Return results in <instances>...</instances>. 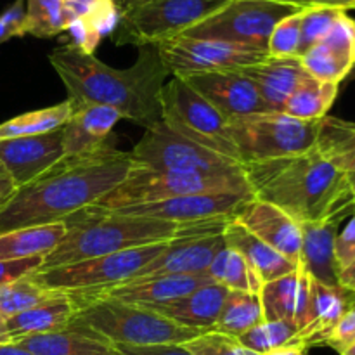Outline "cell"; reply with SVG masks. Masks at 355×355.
<instances>
[{"mask_svg": "<svg viewBox=\"0 0 355 355\" xmlns=\"http://www.w3.org/2000/svg\"><path fill=\"white\" fill-rule=\"evenodd\" d=\"M134 165L130 153L118 151L111 142L90 155L64 156L30 184L17 187L0 208V232L62 222L96 205Z\"/></svg>", "mask_w": 355, "mask_h": 355, "instance_id": "cell-1", "label": "cell"}, {"mask_svg": "<svg viewBox=\"0 0 355 355\" xmlns=\"http://www.w3.org/2000/svg\"><path fill=\"white\" fill-rule=\"evenodd\" d=\"M49 61L75 104L110 106L144 128L162 121V90L170 73L156 45H141L135 64L125 69L107 66L73 44L54 49Z\"/></svg>", "mask_w": 355, "mask_h": 355, "instance_id": "cell-2", "label": "cell"}, {"mask_svg": "<svg viewBox=\"0 0 355 355\" xmlns=\"http://www.w3.org/2000/svg\"><path fill=\"white\" fill-rule=\"evenodd\" d=\"M257 200L267 201L300 224L326 218H349L355 200L347 173L315 149L304 155L245 165Z\"/></svg>", "mask_w": 355, "mask_h": 355, "instance_id": "cell-3", "label": "cell"}, {"mask_svg": "<svg viewBox=\"0 0 355 355\" xmlns=\"http://www.w3.org/2000/svg\"><path fill=\"white\" fill-rule=\"evenodd\" d=\"M227 222L198 225L173 224L153 218L125 217L114 211L89 207L62 220L66 225L64 238L44 257L38 270L69 266L155 243L173 241L198 232L224 229Z\"/></svg>", "mask_w": 355, "mask_h": 355, "instance_id": "cell-4", "label": "cell"}, {"mask_svg": "<svg viewBox=\"0 0 355 355\" xmlns=\"http://www.w3.org/2000/svg\"><path fill=\"white\" fill-rule=\"evenodd\" d=\"M68 295V293H66ZM76 314L68 326L83 329L111 345H184L208 329L180 326L149 309L125 304L101 293H69Z\"/></svg>", "mask_w": 355, "mask_h": 355, "instance_id": "cell-5", "label": "cell"}, {"mask_svg": "<svg viewBox=\"0 0 355 355\" xmlns=\"http://www.w3.org/2000/svg\"><path fill=\"white\" fill-rule=\"evenodd\" d=\"M321 120H298L286 113H253L229 120L238 158L243 165L272 162L315 149Z\"/></svg>", "mask_w": 355, "mask_h": 355, "instance_id": "cell-6", "label": "cell"}, {"mask_svg": "<svg viewBox=\"0 0 355 355\" xmlns=\"http://www.w3.org/2000/svg\"><path fill=\"white\" fill-rule=\"evenodd\" d=\"M248 191L253 193L246 175H201V173L153 170L134 165L127 177L92 207L111 211L127 207L156 203V201L170 200V198L189 196V194L248 193Z\"/></svg>", "mask_w": 355, "mask_h": 355, "instance_id": "cell-7", "label": "cell"}, {"mask_svg": "<svg viewBox=\"0 0 355 355\" xmlns=\"http://www.w3.org/2000/svg\"><path fill=\"white\" fill-rule=\"evenodd\" d=\"M229 0H137L118 17L114 44L158 45L214 16Z\"/></svg>", "mask_w": 355, "mask_h": 355, "instance_id": "cell-8", "label": "cell"}, {"mask_svg": "<svg viewBox=\"0 0 355 355\" xmlns=\"http://www.w3.org/2000/svg\"><path fill=\"white\" fill-rule=\"evenodd\" d=\"M128 153L135 165L153 170L217 177L246 175L243 163L182 137L163 121L146 128L141 141Z\"/></svg>", "mask_w": 355, "mask_h": 355, "instance_id": "cell-9", "label": "cell"}, {"mask_svg": "<svg viewBox=\"0 0 355 355\" xmlns=\"http://www.w3.org/2000/svg\"><path fill=\"white\" fill-rule=\"evenodd\" d=\"M162 121L182 137L239 162L229 120L186 80L172 76L163 85Z\"/></svg>", "mask_w": 355, "mask_h": 355, "instance_id": "cell-10", "label": "cell"}, {"mask_svg": "<svg viewBox=\"0 0 355 355\" xmlns=\"http://www.w3.org/2000/svg\"><path fill=\"white\" fill-rule=\"evenodd\" d=\"M168 243H155L69 266L35 270L31 276L44 286L68 295L104 291L130 281L142 267L162 255Z\"/></svg>", "mask_w": 355, "mask_h": 355, "instance_id": "cell-11", "label": "cell"}, {"mask_svg": "<svg viewBox=\"0 0 355 355\" xmlns=\"http://www.w3.org/2000/svg\"><path fill=\"white\" fill-rule=\"evenodd\" d=\"M302 9L305 7L269 0H229L214 16L180 37L227 42L267 52V44L276 24Z\"/></svg>", "mask_w": 355, "mask_h": 355, "instance_id": "cell-12", "label": "cell"}, {"mask_svg": "<svg viewBox=\"0 0 355 355\" xmlns=\"http://www.w3.org/2000/svg\"><path fill=\"white\" fill-rule=\"evenodd\" d=\"M156 49L165 68L177 78L198 73L243 69L269 55L266 51L245 45L189 37L170 38L156 45Z\"/></svg>", "mask_w": 355, "mask_h": 355, "instance_id": "cell-13", "label": "cell"}, {"mask_svg": "<svg viewBox=\"0 0 355 355\" xmlns=\"http://www.w3.org/2000/svg\"><path fill=\"white\" fill-rule=\"evenodd\" d=\"M255 200L253 193H207L189 194V196L170 198L156 203L127 207L120 210H111L125 217L153 218V220L173 222V224H214L227 222L234 218L239 211Z\"/></svg>", "mask_w": 355, "mask_h": 355, "instance_id": "cell-14", "label": "cell"}, {"mask_svg": "<svg viewBox=\"0 0 355 355\" xmlns=\"http://www.w3.org/2000/svg\"><path fill=\"white\" fill-rule=\"evenodd\" d=\"M222 248H225L224 229L173 239L166 245L162 255L142 267L132 279L158 276H207L208 267Z\"/></svg>", "mask_w": 355, "mask_h": 355, "instance_id": "cell-15", "label": "cell"}, {"mask_svg": "<svg viewBox=\"0 0 355 355\" xmlns=\"http://www.w3.org/2000/svg\"><path fill=\"white\" fill-rule=\"evenodd\" d=\"M182 80H186L208 103L214 104L227 120L267 111L257 87L241 69L198 73L184 76Z\"/></svg>", "mask_w": 355, "mask_h": 355, "instance_id": "cell-16", "label": "cell"}, {"mask_svg": "<svg viewBox=\"0 0 355 355\" xmlns=\"http://www.w3.org/2000/svg\"><path fill=\"white\" fill-rule=\"evenodd\" d=\"M305 71L314 78L340 83L349 78L355 64V19L342 12L331 30L314 47L300 55Z\"/></svg>", "mask_w": 355, "mask_h": 355, "instance_id": "cell-17", "label": "cell"}, {"mask_svg": "<svg viewBox=\"0 0 355 355\" xmlns=\"http://www.w3.org/2000/svg\"><path fill=\"white\" fill-rule=\"evenodd\" d=\"M62 158V128L33 137L0 141V162L16 187L30 184Z\"/></svg>", "mask_w": 355, "mask_h": 355, "instance_id": "cell-18", "label": "cell"}, {"mask_svg": "<svg viewBox=\"0 0 355 355\" xmlns=\"http://www.w3.org/2000/svg\"><path fill=\"white\" fill-rule=\"evenodd\" d=\"M250 232L293 263H300L302 225L272 203L252 200L236 215Z\"/></svg>", "mask_w": 355, "mask_h": 355, "instance_id": "cell-19", "label": "cell"}, {"mask_svg": "<svg viewBox=\"0 0 355 355\" xmlns=\"http://www.w3.org/2000/svg\"><path fill=\"white\" fill-rule=\"evenodd\" d=\"M121 120L116 110L103 104H75L73 113L62 127L64 156H82L96 153L110 144L114 125Z\"/></svg>", "mask_w": 355, "mask_h": 355, "instance_id": "cell-20", "label": "cell"}, {"mask_svg": "<svg viewBox=\"0 0 355 355\" xmlns=\"http://www.w3.org/2000/svg\"><path fill=\"white\" fill-rule=\"evenodd\" d=\"M207 283H210L207 276L141 277V279H130L127 283H121L110 290L92 291V293L106 295V297L125 302V304L155 311V309L168 305L170 302L191 293L201 284Z\"/></svg>", "mask_w": 355, "mask_h": 355, "instance_id": "cell-21", "label": "cell"}, {"mask_svg": "<svg viewBox=\"0 0 355 355\" xmlns=\"http://www.w3.org/2000/svg\"><path fill=\"white\" fill-rule=\"evenodd\" d=\"M349 218L336 217L319 222H305V224H300L302 253L298 266L312 279L326 284V286H340V269L335 259V239L342 222L349 220Z\"/></svg>", "mask_w": 355, "mask_h": 355, "instance_id": "cell-22", "label": "cell"}, {"mask_svg": "<svg viewBox=\"0 0 355 355\" xmlns=\"http://www.w3.org/2000/svg\"><path fill=\"white\" fill-rule=\"evenodd\" d=\"M311 291L312 277L300 266L286 276L263 283L260 300L266 321L290 319L304 329L311 307Z\"/></svg>", "mask_w": 355, "mask_h": 355, "instance_id": "cell-23", "label": "cell"}, {"mask_svg": "<svg viewBox=\"0 0 355 355\" xmlns=\"http://www.w3.org/2000/svg\"><path fill=\"white\" fill-rule=\"evenodd\" d=\"M355 293L342 286H326L312 279L311 307L307 322L297 338V347L322 345L326 336L340 322V319L354 307Z\"/></svg>", "mask_w": 355, "mask_h": 355, "instance_id": "cell-24", "label": "cell"}, {"mask_svg": "<svg viewBox=\"0 0 355 355\" xmlns=\"http://www.w3.org/2000/svg\"><path fill=\"white\" fill-rule=\"evenodd\" d=\"M253 82L267 111L283 113L284 104L290 99L298 83L309 73L302 66L300 58H274L267 55L262 61L241 69Z\"/></svg>", "mask_w": 355, "mask_h": 355, "instance_id": "cell-25", "label": "cell"}, {"mask_svg": "<svg viewBox=\"0 0 355 355\" xmlns=\"http://www.w3.org/2000/svg\"><path fill=\"white\" fill-rule=\"evenodd\" d=\"M227 295V288L210 281L168 305L155 309V312L186 328L214 329Z\"/></svg>", "mask_w": 355, "mask_h": 355, "instance_id": "cell-26", "label": "cell"}, {"mask_svg": "<svg viewBox=\"0 0 355 355\" xmlns=\"http://www.w3.org/2000/svg\"><path fill=\"white\" fill-rule=\"evenodd\" d=\"M224 239L225 246L236 250L248 262V266L252 267L253 272L260 277L262 283H269L277 277L286 276L298 267L297 263L288 260L286 257L266 245L262 239L257 238L236 217L225 224Z\"/></svg>", "mask_w": 355, "mask_h": 355, "instance_id": "cell-27", "label": "cell"}, {"mask_svg": "<svg viewBox=\"0 0 355 355\" xmlns=\"http://www.w3.org/2000/svg\"><path fill=\"white\" fill-rule=\"evenodd\" d=\"M12 343L33 355H120L110 342L71 326L62 331L23 336Z\"/></svg>", "mask_w": 355, "mask_h": 355, "instance_id": "cell-28", "label": "cell"}, {"mask_svg": "<svg viewBox=\"0 0 355 355\" xmlns=\"http://www.w3.org/2000/svg\"><path fill=\"white\" fill-rule=\"evenodd\" d=\"M76 314V305L69 295H61L52 300L31 307L14 318L6 319L7 329L12 338H23L31 335H45V333L62 331L68 328Z\"/></svg>", "mask_w": 355, "mask_h": 355, "instance_id": "cell-29", "label": "cell"}, {"mask_svg": "<svg viewBox=\"0 0 355 355\" xmlns=\"http://www.w3.org/2000/svg\"><path fill=\"white\" fill-rule=\"evenodd\" d=\"M66 234L62 222L0 232V262L45 257Z\"/></svg>", "mask_w": 355, "mask_h": 355, "instance_id": "cell-30", "label": "cell"}, {"mask_svg": "<svg viewBox=\"0 0 355 355\" xmlns=\"http://www.w3.org/2000/svg\"><path fill=\"white\" fill-rule=\"evenodd\" d=\"M76 19L71 0H24V35L52 38L69 30Z\"/></svg>", "mask_w": 355, "mask_h": 355, "instance_id": "cell-31", "label": "cell"}, {"mask_svg": "<svg viewBox=\"0 0 355 355\" xmlns=\"http://www.w3.org/2000/svg\"><path fill=\"white\" fill-rule=\"evenodd\" d=\"M315 151L343 173L355 172V123L326 114L319 125Z\"/></svg>", "mask_w": 355, "mask_h": 355, "instance_id": "cell-32", "label": "cell"}, {"mask_svg": "<svg viewBox=\"0 0 355 355\" xmlns=\"http://www.w3.org/2000/svg\"><path fill=\"white\" fill-rule=\"evenodd\" d=\"M338 90L336 83L322 82L311 75L304 76L284 104L283 113L298 120H321L335 103Z\"/></svg>", "mask_w": 355, "mask_h": 355, "instance_id": "cell-33", "label": "cell"}, {"mask_svg": "<svg viewBox=\"0 0 355 355\" xmlns=\"http://www.w3.org/2000/svg\"><path fill=\"white\" fill-rule=\"evenodd\" d=\"M73 113V101L66 99L54 106L23 113L16 118L0 123V141L17 137H33V135L49 134L59 130L66 125Z\"/></svg>", "mask_w": 355, "mask_h": 355, "instance_id": "cell-34", "label": "cell"}, {"mask_svg": "<svg viewBox=\"0 0 355 355\" xmlns=\"http://www.w3.org/2000/svg\"><path fill=\"white\" fill-rule=\"evenodd\" d=\"M263 321H266V314H263L260 293L229 290L225 304L214 329L239 338L250 329L262 324Z\"/></svg>", "mask_w": 355, "mask_h": 355, "instance_id": "cell-35", "label": "cell"}, {"mask_svg": "<svg viewBox=\"0 0 355 355\" xmlns=\"http://www.w3.org/2000/svg\"><path fill=\"white\" fill-rule=\"evenodd\" d=\"M207 277L214 283L222 284L227 290L246 291V293H260L263 283L253 272L245 259L236 250L222 248L215 257L211 266L208 267Z\"/></svg>", "mask_w": 355, "mask_h": 355, "instance_id": "cell-36", "label": "cell"}, {"mask_svg": "<svg viewBox=\"0 0 355 355\" xmlns=\"http://www.w3.org/2000/svg\"><path fill=\"white\" fill-rule=\"evenodd\" d=\"M61 295L64 293L44 286L31 274H28V276L19 277V279L3 284L0 288V315L3 319L14 318L28 309L37 307V305L61 297Z\"/></svg>", "mask_w": 355, "mask_h": 355, "instance_id": "cell-37", "label": "cell"}, {"mask_svg": "<svg viewBox=\"0 0 355 355\" xmlns=\"http://www.w3.org/2000/svg\"><path fill=\"white\" fill-rule=\"evenodd\" d=\"M302 331V326L290 319H277V321H263L257 328L250 329L239 342L246 349L257 354H267L270 350L283 349V347H297V338Z\"/></svg>", "mask_w": 355, "mask_h": 355, "instance_id": "cell-38", "label": "cell"}, {"mask_svg": "<svg viewBox=\"0 0 355 355\" xmlns=\"http://www.w3.org/2000/svg\"><path fill=\"white\" fill-rule=\"evenodd\" d=\"M342 12H345V10L329 9V7H305L304 12H302L298 58L328 35V31L331 30Z\"/></svg>", "mask_w": 355, "mask_h": 355, "instance_id": "cell-39", "label": "cell"}, {"mask_svg": "<svg viewBox=\"0 0 355 355\" xmlns=\"http://www.w3.org/2000/svg\"><path fill=\"white\" fill-rule=\"evenodd\" d=\"M184 347L193 355H260L246 349L236 336L215 329L201 333L200 336L184 343Z\"/></svg>", "mask_w": 355, "mask_h": 355, "instance_id": "cell-40", "label": "cell"}, {"mask_svg": "<svg viewBox=\"0 0 355 355\" xmlns=\"http://www.w3.org/2000/svg\"><path fill=\"white\" fill-rule=\"evenodd\" d=\"M302 12L304 9L284 17L276 24L270 33L269 44H267V54L274 55V58H298Z\"/></svg>", "mask_w": 355, "mask_h": 355, "instance_id": "cell-41", "label": "cell"}, {"mask_svg": "<svg viewBox=\"0 0 355 355\" xmlns=\"http://www.w3.org/2000/svg\"><path fill=\"white\" fill-rule=\"evenodd\" d=\"M14 37H24V0H14L0 14V45Z\"/></svg>", "mask_w": 355, "mask_h": 355, "instance_id": "cell-42", "label": "cell"}, {"mask_svg": "<svg viewBox=\"0 0 355 355\" xmlns=\"http://www.w3.org/2000/svg\"><path fill=\"white\" fill-rule=\"evenodd\" d=\"M335 259L338 269H345L355 260V211L347 220L345 227L338 231L335 239Z\"/></svg>", "mask_w": 355, "mask_h": 355, "instance_id": "cell-43", "label": "cell"}, {"mask_svg": "<svg viewBox=\"0 0 355 355\" xmlns=\"http://www.w3.org/2000/svg\"><path fill=\"white\" fill-rule=\"evenodd\" d=\"M355 342V307L350 309L342 319H340L338 324L331 329L328 336L324 338L322 345L331 347L333 350L340 352L342 349H345L347 345Z\"/></svg>", "mask_w": 355, "mask_h": 355, "instance_id": "cell-44", "label": "cell"}, {"mask_svg": "<svg viewBox=\"0 0 355 355\" xmlns=\"http://www.w3.org/2000/svg\"><path fill=\"white\" fill-rule=\"evenodd\" d=\"M44 257H33V259L14 260V262H0V288L7 283L28 276L40 269Z\"/></svg>", "mask_w": 355, "mask_h": 355, "instance_id": "cell-45", "label": "cell"}, {"mask_svg": "<svg viewBox=\"0 0 355 355\" xmlns=\"http://www.w3.org/2000/svg\"><path fill=\"white\" fill-rule=\"evenodd\" d=\"M120 355H193L184 345H155V347H128L118 345Z\"/></svg>", "mask_w": 355, "mask_h": 355, "instance_id": "cell-46", "label": "cell"}, {"mask_svg": "<svg viewBox=\"0 0 355 355\" xmlns=\"http://www.w3.org/2000/svg\"><path fill=\"white\" fill-rule=\"evenodd\" d=\"M16 189H17L16 184L12 182L10 175L7 173L6 166H3L2 162H0V208L10 200V196L16 193Z\"/></svg>", "mask_w": 355, "mask_h": 355, "instance_id": "cell-47", "label": "cell"}, {"mask_svg": "<svg viewBox=\"0 0 355 355\" xmlns=\"http://www.w3.org/2000/svg\"><path fill=\"white\" fill-rule=\"evenodd\" d=\"M355 0H305L307 7H329V9H338L349 12L354 9Z\"/></svg>", "mask_w": 355, "mask_h": 355, "instance_id": "cell-48", "label": "cell"}, {"mask_svg": "<svg viewBox=\"0 0 355 355\" xmlns=\"http://www.w3.org/2000/svg\"><path fill=\"white\" fill-rule=\"evenodd\" d=\"M338 284L342 288H345V290L355 293V260L350 263L349 267H345V269L340 270Z\"/></svg>", "mask_w": 355, "mask_h": 355, "instance_id": "cell-49", "label": "cell"}, {"mask_svg": "<svg viewBox=\"0 0 355 355\" xmlns=\"http://www.w3.org/2000/svg\"><path fill=\"white\" fill-rule=\"evenodd\" d=\"M262 355H305V349H302V347H283V349L270 350V352Z\"/></svg>", "mask_w": 355, "mask_h": 355, "instance_id": "cell-50", "label": "cell"}, {"mask_svg": "<svg viewBox=\"0 0 355 355\" xmlns=\"http://www.w3.org/2000/svg\"><path fill=\"white\" fill-rule=\"evenodd\" d=\"M0 355H33V354L26 352V350L14 345V343H7V345H0Z\"/></svg>", "mask_w": 355, "mask_h": 355, "instance_id": "cell-51", "label": "cell"}, {"mask_svg": "<svg viewBox=\"0 0 355 355\" xmlns=\"http://www.w3.org/2000/svg\"><path fill=\"white\" fill-rule=\"evenodd\" d=\"M7 343H12V338H10L9 329H7L6 319L0 315V345H7Z\"/></svg>", "mask_w": 355, "mask_h": 355, "instance_id": "cell-52", "label": "cell"}, {"mask_svg": "<svg viewBox=\"0 0 355 355\" xmlns=\"http://www.w3.org/2000/svg\"><path fill=\"white\" fill-rule=\"evenodd\" d=\"M71 2L75 3V7H76V12H78V10L85 9V7H90V6H94V3L101 2V0H71ZM113 2H114V0H113Z\"/></svg>", "mask_w": 355, "mask_h": 355, "instance_id": "cell-53", "label": "cell"}, {"mask_svg": "<svg viewBox=\"0 0 355 355\" xmlns=\"http://www.w3.org/2000/svg\"><path fill=\"white\" fill-rule=\"evenodd\" d=\"M134 2H137V0H114V6H116L118 12L121 14L128 6H132Z\"/></svg>", "mask_w": 355, "mask_h": 355, "instance_id": "cell-54", "label": "cell"}, {"mask_svg": "<svg viewBox=\"0 0 355 355\" xmlns=\"http://www.w3.org/2000/svg\"><path fill=\"white\" fill-rule=\"evenodd\" d=\"M269 2H279V3H286V6L307 7V6H305V0H269Z\"/></svg>", "mask_w": 355, "mask_h": 355, "instance_id": "cell-55", "label": "cell"}, {"mask_svg": "<svg viewBox=\"0 0 355 355\" xmlns=\"http://www.w3.org/2000/svg\"><path fill=\"white\" fill-rule=\"evenodd\" d=\"M340 355H355V342L350 343V345H347L345 349H342L338 352Z\"/></svg>", "mask_w": 355, "mask_h": 355, "instance_id": "cell-56", "label": "cell"}, {"mask_svg": "<svg viewBox=\"0 0 355 355\" xmlns=\"http://www.w3.org/2000/svg\"><path fill=\"white\" fill-rule=\"evenodd\" d=\"M347 179H349V186H350V189H352L354 200H355V172L347 173Z\"/></svg>", "mask_w": 355, "mask_h": 355, "instance_id": "cell-57", "label": "cell"}, {"mask_svg": "<svg viewBox=\"0 0 355 355\" xmlns=\"http://www.w3.org/2000/svg\"><path fill=\"white\" fill-rule=\"evenodd\" d=\"M347 80H355V64H354V68H352V71H350V75H349V78Z\"/></svg>", "mask_w": 355, "mask_h": 355, "instance_id": "cell-58", "label": "cell"}, {"mask_svg": "<svg viewBox=\"0 0 355 355\" xmlns=\"http://www.w3.org/2000/svg\"><path fill=\"white\" fill-rule=\"evenodd\" d=\"M354 307H355V302H354Z\"/></svg>", "mask_w": 355, "mask_h": 355, "instance_id": "cell-59", "label": "cell"}, {"mask_svg": "<svg viewBox=\"0 0 355 355\" xmlns=\"http://www.w3.org/2000/svg\"><path fill=\"white\" fill-rule=\"evenodd\" d=\"M354 9H355V3H354Z\"/></svg>", "mask_w": 355, "mask_h": 355, "instance_id": "cell-60", "label": "cell"}]
</instances>
